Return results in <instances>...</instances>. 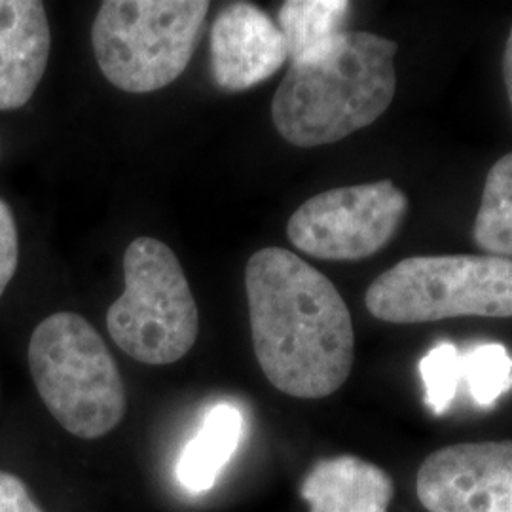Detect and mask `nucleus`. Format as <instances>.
<instances>
[{
    "instance_id": "nucleus-1",
    "label": "nucleus",
    "mask_w": 512,
    "mask_h": 512,
    "mask_svg": "<svg viewBox=\"0 0 512 512\" xmlns=\"http://www.w3.org/2000/svg\"><path fill=\"white\" fill-rule=\"evenodd\" d=\"M256 361L275 389L325 399L348 382L355 330L329 277L281 247L256 251L245 268Z\"/></svg>"
},
{
    "instance_id": "nucleus-2",
    "label": "nucleus",
    "mask_w": 512,
    "mask_h": 512,
    "mask_svg": "<svg viewBox=\"0 0 512 512\" xmlns=\"http://www.w3.org/2000/svg\"><path fill=\"white\" fill-rule=\"evenodd\" d=\"M397 42L349 31L294 61L272 101L279 135L294 147L332 145L374 124L397 90Z\"/></svg>"
},
{
    "instance_id": "nucleus-3",
    "label": "nucleus",
    "mask_w": 512,
    "mask_h": 512,
    "mask_svg": "<svg viewBox=\"0 0 512 512\" xmlns=\"http://www.w3.org/2000/svg\"><path fill=\"white\" fill-rule=\"evenodd\" d=\"M29 368L40 399L74 437L101 439L124 420L126 385L107 344L82 315L46 317L31 336Z\"/></svg>"
},
{
    "instance_id": "nucleus-4",
    "label": "nucleus",
    "mask_w": 512,
    "mask_h": 512,
    "mask_svg": "<svg viewBox=\"0 0 512 512\" xmlns=\"http://www.w3.org/2000/svg\"><path fill=\"white\" fill-rule=\"evenodd\" d=\"M205 0H107L93 21V54L122 92L150 93L175 82L196 52Z\"/></svg>"
},
{
    "instance_id": "nucleus-5",
    "label": "nucleus",
    "mask_w": 512,
    "mask_h": 512,
    "mask_svg": "<svg viewBox=\"0 0 512 512\" xmlns=\"http://www.w3.org/2000/svg\"><path fill=\"white\" fill-rule=\"evenodd\" d=\"M366 310L393 325L452 317H512V260L490 255L410 256L376 277Z\"/></svg>"
},
{
    "instance_id": "nucleus-6",
    "label": "nucleus",
    "mask_w": 512,
    "mask_h": 512,
    "mask_svg": "<svg viewBox=\"0 0 512 512\" xmlns=\"http://www.w3.org/2000/svg\"><path fill=\"white\" fill-rule=\"evenodd\" d=\"M126 291L107 313L114 344L145 365L181 361L198 340L200 311L175 253L156 238L133 239L124 255Z\"/></svg>"
},
{
    "instance_id": "nucleus-7",
    "label": "nucleus",
    "mask_w": 512,
    "mask_h": 512,
    "mask_svg": "<svg viewBox=\"0 0 512 512\" xmlns=\"http://www.w3.org/2000/svg\"><path fill=\"white\" fill-rule=\"evenodd\" d=\"M408 198L393 181L332 188L302 203L287 224L294 247L319 260H363L397 234Z\"/></svg>"
},
{
    "instance_id": "nucleus-8",
    "label": "nucleus",
    "mask_w": 512,
    "mask_h": 512,
    "mask_svg": "<svg viewBox=\"0 0 512 512\" xmlns=\"http://www.w3.org/2000/svg\"><path fill=\"white\" fill-rule=\"evenodd\" d=\"M416 494L427 512H512V440L463 442L429 454Z\"/></svg>"
},
{
    "instance_id": "nucleus-9",
    "label": "nucleus",
    "mask_w": 512,
    "mask_h": 512,
    "mask_svg": "<svg viewBox=\"0 0 512 512\" xmlns=\"http://www.w3.org/2000/svg\"><path fill=\"white\" fill-rule=\"evenodd\" d=\"M211 73L220 90L245 92L272 78L289 59L287 42L255 4L224 8L211 29Z\"/></svg>"
},
{
    "instance_id": "nucleus-10",
    "label": "nucleus",
    "mask_w": 512,
    "mask_h": 512,
    "mask_svg": "<svg viewBox=\"0 0 512 512\" xmlns=\"http://www.w3.org/2000/svg\"><path fill=\"white\" fill-rule=\"evenodd\" d=\"M52 33L38 0H0V110L29 103L46 73Z\"/></svg>"
},
{
    "instance_id": "nucleus-11",
    "label": "nucleus",
    "mask_w": 512,
    "mask_h": 512,
    "mask_svg": "<svg viewBox=\"0 0 512 512\" xmlns=\"http://www.w3.org/2000/svg\"><path fill=\"white\" fill-rule=\"evenodd\" d=\"M393 495L391 475L357 456L317 461L300 486L310 512H389Z\"/></svg>"
},
{
    "instance_id": "nucleus-12",
    "label": "nucleus",
    "mask_w": 512,
    "mask_h": 512,
    "mask_svg": "<svg viewBox=\"0 0 512 512\" xmlns=\"http://www.w3.org/2000/svg\"><path fill=\"white\" fill-rule=\"evenodd\" d=\"M245 420L236 404L217 403L211 406L194 437L184 444L175 476L188 494L209 492L220 473L234 458L243 439Z\"/></svg>"
},
{
    "instance_id": "nucleus-13",
    "label": "nucleus",
    "mask_w": 512,
    "mask_h": 512,
    "mask_svg": "<svg viewBox=\"0 0 512 512\" xmlns=\"http://www.w3.org/2000/svg\"><path fill=\"white\" fill-rule=\"evenodd\" d=\"M351 4L346 0H287L279 10V29L291 63L319 54L342 33Z\"/></svg>"
},
{
    "instance_id": "nucleus-14",
    "label": "nucleus",
    "mask_w": 512,
    "mask_h": 512,
    "mask_svg": "<svg viewBox=\"0 0 512 512\" xmlns=\"http://www.w3.org/2000/svg\"><path fill=\"white\" fill-rule=\"evenodd\" d=\"M473 239L486 255L512 260V152L488 171Z\"/></svg>"
},
{
    "instance_id": "nucleus-15",
    "label": "nucleus",
    "mask_w": 512,
    "mask_h": 512,
    "mask_svg": "<svg viewBox=\"0 0 512 512\" xmlns=\"http://www.w3.org/2000/svg\"><path fill=\"white\" fill-rule=\"evenodd\" d=\"M463 380L478 406L492 408L512 389V357L501 344H478L461 353Z\"/></svg>"
},
{
    "instance_id": "nucleus-16",
    "label": "nucleus",
    "mask_w": 512,
    "mask_h": 512,
    "mask_svg": "<svg viewBox=\"0 0 512 512\" xmlns=\"http://www.w3.org/2000/svg\"><path fill=\"white\" fill-rule=\"evenodd\" d=\"M420 374L425 387L423 403L435 416L446 414L463 380L459 349L450 342L429 349L420 361Z\"/></svg>"
},
{
    "instance_id": "nucleus-17",
    "label": "nucleus",
    "mask_w": 512,
    "mask_h": 512,
    "mask_svg": "<svg viewBox=\"0 0 512 512\" xmlns=\"http://www.w3.org/2000/svg\"><path fill=\"white\" fill-rule=\"evenodd\" d=\"M18 226L10 205L0 198V296L8 289L18 270Z\"/></svg>"
},
{
    "instance_id": "nucleus-18",
    "label": "nucleus",
    "mask_w": 512,
    "mask_h": 512,
    "mask_svg": "<svg viewBox=\"0 0 512 512\" xmlns=\"http://www.w3.org/2000/svg\"><path fill=\"white\" fill-rule=\"evenodd\" d=\"M0 512H44L29 494L23 480L0 471Z\"/></svg>"
},
{
    "instance_id": "nucleus-19",
    "label": "nucleus",
    "mask_w": 512,
    "mask_h": 512,
    "mask_svg": "<svg viewBox=\"0 0 512 512\" xmlns=\"http://www.w3.org/2000/svg\"><path fill=\"white\" fill-rule=\"evenodd\" d=\"M503 78H505V88L509 95V103L512 109V27L509 38H507V46H505V54H503Z\"/></svg>"
}]
</instances>
